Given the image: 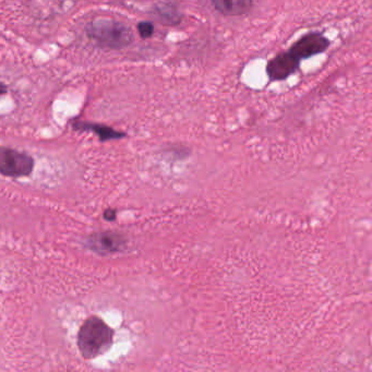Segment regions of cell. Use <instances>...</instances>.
I'll return each mask as SVG.
<instances>
[{
	"label": "cell",
	"instance_id": "cell-1",
	"mask_svg": "<svg viewBox=\"0 0 372 372\" xmlns=\"http://www.w3.org/2000/svg\"><path fill=\"white\" fill-rule=\"evenodd\" d=\"M78 349L84 359L105 354L114 343V330L100 317L87 318L78 332Z\"/></svg>",
	"mask_w": 372,
	"mask_h": 372
},
{
	"label": "cell",
	"instance_id": "cell-2",
	"mask_svg": "<svg viewBox=\"0 0 372 372\" xmlns=\"http://www.w3.org/2000/svg\"><path fill=\"white\" fill-rule=\"evenodd\" d=\"M87 37L103 46L110 50H123L134 42L132 29L113 19H96L90 22L85 28Z\"/></svg>",
	"mask_w": 372,
	"mask_h": 372
},
{
	"label": "cell",
	"instance_id": "cell-3",
	"mask_svg": "<svg viewBox=\"0 0 372 372\" xmlns=\"http://www.w3.org/2000/svg\"><path fill=\"white\" fill-rule=\"evenodd\" d=\"M31 155L10 147H0V174L10 178H21L31 175L34 169Z\"/></svg>",
	"mask_w": 372,
	"mask_h": 372
},
{
	"label": "cell",
	"instance_id": "cell-4",
	"mask_svg": "<svg viewBox=\"0 0 372 372\" xmlns=\"http://www.w3.org/2000/svg\"><path fill=\"white\" fill-rule=\"evenodd\" d=\"M85 246L94 254L105 257L125 249L127 240L121 234L115 231H99L85 239Z\"/></svg>",
	"mask_w": 372,
	"mask_h": 372
},
{
	"label": "cell",
	"instance_id": "cell-5",
	"mask_svg": "<svg viewBox=\"0 0 372 372\" xmlns=\"http://www.w3.org/2000/svg\"><path fill=\"white\" fill-rule=\"evenodd\" d=\"M330 44L329 39L321 33H309L293 43L289 52L297 59L302 61V59H308L313 56L325 53L330 48Z\"/></svg>",
	"mask_w": 372,
	"mask_h": 372
},
{
	"label": "cell",
	"instance_id": "cell-6",
	"mask_svg": "<svg viewBox=\"0 0 372 372\" xmlns=\"http://www.w3.org/2000/svg\"><path fill=\"white\" fill-rule=\"evenodd\" d=\"M300 66V61L289 52L278 54L267 63V74L271 81H283L295 74Z\"/></svg>",
	"mask_w": 372,
	"mask_h": 372
},
{
	"label": "cell",
	"instance_id": "cell-7",
	"mask_svg": "<svg viewBox=\"0 0 372 372\" xmlns=\"http://www.w3.org/2000/svg\"><path fill=\"white\" fill-rule=\"evenodd\" d=\"M72 128L76 132H91L99 136L101 142L110 141V140L123 139L127 136L125 132H117L112 127L101 125V123H87V121H74L72 123Z\"/></svg>",
	"mask_w": 372,
	"mask_h": 372
},
{
	"label": "cell",
	"instance_id": "cell-8",
	"mask_svg": "<svg viewBox=\"0 0 372 372\" xmlns=\"http://www.w3.org/2000/svg\"><path fill=\"white\" fill-rule=\"evenodd\" d=\"M215 10L220 14L237 17L246 14L251 10L252 0H211Z\"/></svg>",
	"mask_w": 372,
	"mask_h": 372
},
{
	"label": "cell",
	"instance_id": "cell-9",
	"mask_svg": "<svg viewBox=\"0 0 372 372\" xmlns=\"http://www.w3.org/2000/svg\"><path fill=\"white\" fill-rule=\"evenodd\" d=\"M161 18L168 20V24H177L180 21V16L176 9H174L171 6H163L162 9L158 10Z\"/></svg>",
	"mask_w": 372,
	"mask_h": 372
},
{
	"label": "cell",
	"instance_id": "cell-10",
	"mask_svg": "<svg viewBox=\"0 0 372 372\" xmlns=\"http://www.w3.org/2000/svg\"><path fill=\"white\" fill-rule=\"evenodd\" d=\"M138 32H139V35L143 40L149 39V37H152L153 33H154V25H153L152 22H140L138 24Z\"/></svg>",
	"mask_w": 372,
	"mask_h": 372
},
{
	"label": "cell",
	"instance_id": "cell-11",
	"mask_svg": "<svg viewBox=\"0 0 372 372\" xmlns=\"http://www.w3.org/2000/svg\"><path fill=\"white\" fill-rule=\"evenodd\" d=\"M104 218L110 220V222H112V220H115L116 211L114 210V209H108V210H106L105 212H104Z\"/></svg>",
	"mask_w": 372,
	"mask_h": 372
},
{
	"label": "cell",
	"instance_id": "cell-12",
	"mask_svg": "<svg viewBox=\"0 0 372 372\" xmlns=\"http://www.w3.org/2000/svg\"><path fill=\"white\" fill-rule=\"evenodd\" d=\"M8 92V87L3 82H0V95H5L6 93Z\"/></svg>",
	"mask_w": 372,
	"mask_h": 372
}]
</instances>
